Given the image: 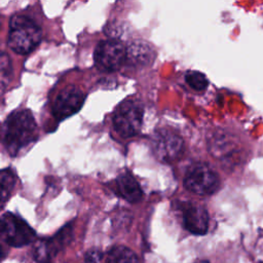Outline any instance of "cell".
Masks as SVG:
<instances>
[{"label":"cell","mask_w":263,"mask_h":263,"mask_svg":"<svg viewBox=\"0 0 263 263\" xmlns=\"http://www.w3.org/2000/svg\"><path fill=\"white\" fill-rule=\"evenodd\" d=\"M184 228L192 234L203 235L209 229V214L205 208L193 202H185L181 206Z\"/></svg>","instance_id":"30bf717a"},{"label":"cell","mask_w":263,"mask_h":263,"mask_svg":"<svg viewBox=\"0 0 263 263\" xmlns=\"http://www.w3.org/2000/svg\"><path fill=\"white\" fill-rule=\"evenodd\" d=\"M183 149L184 142L175 132L161 128L154 133L152 138V150L159 160L172 162L182 154Z\"/></svg>","instance_id":"ba28073f"},{"label":"cell","mask_w":263,"mask_h":263,"mask_svg":"<svg viewBox=\"0 0 263 263\" xmlns=\"http://www.w3.org/2000/svg\"><path fill=\"white\" fill-rule=\"evenodd\" d=\"M116 187L119 195L130 203H137L143 197L140 184L129 172L121 173L117 177Z\"/></svg>","instance_id":"7c38bea8"},{"label":"cell","mask_w":263,"mask_h":263,"mask_svg":"<svg viewBox=\"0 0 263 263\" xmlns=\"http://www.w3.org/2000/svg\"><path fill=\"white\" fill-rule=\"evenodd\" d=\"M40 27L30 17L13 15L9 22L7 45L18 54L31 52L41 41Z\"/></svg>","instance_id":"7a4b0ae2"},{"label":"cell","mask_w":263,"mask_h":263,"mask_svg":"<svg viewBox=\"0 0 263 263\" xmlns=\"http://www.w3.org/2000/svg\"><path fill=\"white\" fill-rule=\"evenodd\" d=\"M155 52L145 41H134L126 47V62L134 67H144L151 64Z\"/></svg>","instance_id":"8fae6325"},{"label":"cell","mask_w":263,"mask_h":263,"mask_svg":"<svg viewBox=\"0 0 263 263\" xmlns=\"http://www.w3.org/2000/svg\"><path fill=\"white\" fill-rule=\"evenodd\" d=\"M7 75H11V63L9 57L5 53L2 52L1 57V81L2 83L4 82V78Z\"/></svg>","instance_id":"2e32d148"},{"label":"cell","mask_w":263,"mask_h":263,"mask_svg":"<svg viewBox=\"0 0 263 263\" xmlns=\"http://www.w3.org/2000/svg\"><path fill=\"white\" fill-rule=\"evenodd\" d=\"M1 237L7 246L22 248L35 242L36 232L17 215L5 213L1 217Z\"/></svg>","instance_id":"3957f363"},{"label":"cell","mask_w":263,"mask_h":263,"mask_svg":"<svg viewBox=\"0 0 263 263\" xmlns=\"http://www.w3.org/2000/svg\"><path fill=\"white\" fill-rule=\"evenodd\" d=\"M73 238V226L67 224L53 236L40 238L33 245L32 254L38 263H49L58 253L64 250Z\"/></svg>","instance_id":"8992f818"},{"label":"cell","mask_w":263,"mask_h":263,"mask_svg":"<svg viewBox=\"0 0 263 263\" xmlns=\"http://www.w3.org/2000/svg\"><path fill=\"white\" fill-rule=\"evenodd\" d=\"M184 185L189 191L197 195H211L219 189L220 178L208 164L197 163L186 174Z\"/></svg>","instance_id":"5b68a950"},{"label":"cell","mask_w":263,"mask_h":263,"mask_svg":"<svg viewBox=\"0 0 263 263\" xmlns=\"http://www.w3.org/2000/svg\"><path fill=\"white\" fill-rule=\"evenodd\" d=\"M103 259V254L99 249H89L84 254V262L85 263H99Z\"/></svg>","instance_id":"e0dca14e"},{"label":"cell","mask_w":263,"mask_h":263,"mask_svg":"<svg viewBox=\"0 0 263 263\" xmlns=\"http://www.w3.org/2000/svg\"><path fill=\"white\" fill-rule=\"evenodd\" d=\"M103 259V263H140L137 254L125 246L112 247Z\"/></svg>","instance_id":"4fadbf2b"},{"label":"cell","mask_w":263,"mask_h":263,"mask_svg":"<svg viewBox=\"0 0 263 263\" xmlns=\"http://www.w3.org/2000/svg\"><path fill=\"white\" fill-rule=\"evenodd\" d=\"M143 114V107L138 101H124L114 113L113 125L115 130L123 138L134 137L141 129Z\"/></svg>","instance_id":"277c9868"},{"label":"cell","mask_w":263,"mask_h":263,"mask_svg":"<svg viewBox=\"0 0 263 263\" xmlns=\"http://www.w3.org/2000/svg\"><path fill=\"white\" fill-rule=\"evenodd\" d=\"M83 92L74 85H68L57 96L52 104V115L57 120H64L78 112L83 104Z\"/></svg>","instance_id":"9c48e42d"},{"label":"cell","mask_w":263,"mask_h":263,"mask_svg":"<svg viewBox=\"0 0 263 263\" xmlns=\"http://www.w3.org/2000/svg\"><path fill=\"white\" fill-rule=\"evenodd\" d=\"M185 80L187 84L194 90H204L209 85V80L204 74L198 71H189L186 73Z\"/></svg>","instance_id":"9a60e30c"},{"label":"cell","mask_w":263,"mask_h":263,"mask_svg":"<svg viewBox=\"0 0 263 263\" xmlns=\"http://www.w3.org/2000/svg\"><path fill=\"white\" fill-rule=\"evenodd\" d=\"M37 126L30 111H14L7 116L2 125V142L6 151L15 156L23 148L36 139Z\"/></svg>","instance_id":"6da1fadb"},{"label":"cell","mask_w":263,"mask_h":263,"mask_svg":"<svg viewBox=\"0 0 263 263\" xmlns=\"http://www.w3.org/2000/svg\"><path fill=\"white\" fill-rule=\"evenodd\" d=\"M93 60L100 70L106 72L116 71L126 61V48L115 39L103 40L96 46Z\"/></svg>","instance_id":"52a82bcc"},{"label":"cell","mask_w":263,"mask_h":263,"mask_svg":"<svg viewBox=\"0 0 263 263\" xmlns=\"http://www.w3.org/2000/svg\"><path fill=\"white\" fill-rule=\"evenodd\" d=\"M16 177L10 168H4L1 171V205L3 206L5 201L9 198L14 185Z\"/></svg>","instance_id":"5bb4252c"}]
</instances>
